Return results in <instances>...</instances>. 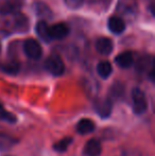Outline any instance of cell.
Here are the masks:
<instances>
[{
    "mask_svg": "<svg viewBox=\"0 0 155 156\" xmlns=\"http://www.w3.org/2000/svg\"><path fill=\"white\" fill-rule=\"evenodd\" d=\"M50 36L52 39H63L68 35L69 28L65 23H55L49 28Z\"/></svg>",
    "mask_w": 155,
    "mask_h": 156,
    "instance_id": "5",
    "label": "cell"
},
{
    "mask_svg": "<svg viewBox=\"0 0 155 156\" xmlns=\"http://www.w3.org/2000/svg\"><path fill=\"white\" fill-rule=\"evenodd\" d=\"M36 33L38 34V36L43 39L46 43H49L52 41L51 36H50V31H49V27L45 21H39L36 25Z\"/></svg>",
    "mask_w": 155,
    "mask_h": 156,
    "instance_id": "11",
    "label": "cell"
},
{
    "mask_svg": "<svg viewBox=\"0 0 155 156\" xmlns=\"http://www.w3.org/2000/svg\"><path fill=\"white\" fill-rule=\"evenodd\" d=\"M97 71H98V74H99L102 79H107L113 71L112 65L108 62H104V61L103 62H100L97 66Z\"/></svg>",
    "mask_w": 155,
    "mask_h": 156,
    "instance_id": "13",
    "label": "cell"
},
{
    "mask_svg": "<svg viewBox=\"0 0 155 156\" xmlns=\"http://www.w3.org/2000/svg\"><path fill=\"white\" fill-rule=\"evenodd\" d=\"M0 120L4 122H8V123H15L17 121V118L14 114L8 112L5 108L3 107V105L0 103Z\"/></svg>",
    "mask_w": 155,
    "mask_h": 156,
    "instance_id": "14",
    "label": "cell"
},
{
    "mask_svg": "<svg viewBox=\"0 0 155 156\" xmlns=\"http://www.w3.org/2000/svg\"><path fill=\"white\" fill-rule=\"evenodd\" d=\"M64 1L66 5L72 10H77V9L81 8L84 3V0H64Z\"/></svg>",
    "mask_w": 155,
    "mask_h": 156,
    "instance_id": "18",
    "label": "cell"
},
{
    "mask_svg": "<svg viewBox=\"0 0 155 156\" xmlns=\"http://www.w3.org/2000/svg\"><path fill=\"white\" fill-rule=\"evenodd\" d=\"M95 122L88 118H83L77 123V132L81 135H86L95 131Z\"/></svg>",
    "mask_w": 155,
    "mask_h": 156,
    "instance_id": "8",
    "label": "cell"
},
{
    "mask_svg": "<svg viewBox=\"0 0 155 156\" xmlns=\"http://www.w3.org/2000/svg\"><path fill=\"white\" fill-rule=\"evenodd\" d=\"M23 51H25L26 55L31 60H38L41 56V47L38 44V41H36L35 39H28L23 44Z\"/></svg>",
    "mask_w": 155,
    "mask_h": 156,
    "instance_id": "3",
    "label": "cell"
},
{
    "mask_svg": "<svg viewBox=\"0 0 155 156\" xmlns=\"http://www.w3.org/2000/svg\"><path fill=\"white\" fill-rule=\"evenodd\" d=\"M133 55L131 52H123L116 58V63L121 68H129L133 64Z\"/></svg>",
    "mask_w": 155,
    "mask_h": 156,
    "instance_id": "12",
    "label": "cell"
},
{
    "mask_svg": "<svg viewBox=\"0 0 155 156\" xmlns=\"http://www.w3.org/2000/svg\"><path fill=\"white\" fill-rule=\"evenodd\" d=\"M0 71L8 74H16L19 71V65L16 62L9 64H0Z\"/></svg>",
    "mask_w": 155,
    "mask_h": 156,
    "instance_id": "15",
    "label": "cell"
},
{
    "mask_svg": "<svg viewBox=\"0 0 155 156\" xmlns=\"http://www.w3.org/2000/svg\"><path fill=\"white\" fill-rule=\"evenodd\" d=\"M45 69L54 76H60L64 73L65 65L58 54H51L45 62Z\"/></svg>",
    "mask_w": 155,
    "mask_h": 156,
    "instance_id": "1",
    "label": "cell"
},
{
    "mask_svg": "<svg viewBox=\"0 0 155 156\" xmlns=\"http://www.w3.org/2000/svg\"><path fill=\"white\" fill-rule=\"evenodd\" d=\"M17 144H18V139L8 135V134L0 133V150L1 151L10 150Z\"/></svg>",
    "mask_w": 155,
    "mask_h": 156,
    "instance_id": "10",
    "label": "cell"
},
{
    "mask_svg": "<svg viewBox=\"0 0 155 156\" xmlns=\"http://www.w3.org/2000/svg\"><path fill=\"white\" fill-rule=\"evenodd\" d=\"M102 152V146L101 142L98 139L88 140L87 144L84 147V155L85 156H99Z\"/></svg>",
    "mask_w": 155,
    "mask_h": 156,
    "instance_id": "6",
    "label": "cell"
},
{
    "mask_svg": "<svg viewBox=\"0 0 155 156\" xmlns=\"http://www.w3.org/2000/svg\"><path fill=\"white\" fill-rule=\"evenodd\" d=\"M36 12L39 16H43L45 18L51 16V12H50L49 8L47 5H45L44 3H37L36 4Z\"/></svg>",
    "mask_w": 155,
    "mask_h": 156,
    "instance_id": "17",
    "label": "cell"
},
{
    "mask_svg": "<svg viewBox=\"0 0 155 156\" xmlns=\"http://www.w3.org/2000/svg\"><path fill=\"white\" fill-rule=\"evenodd\" d=\"M71 142H72V138L71 137L63 138L62 140H60V141L54 144L53 149L55 151H58V152H65L68 149V147L71 144Z\"/></svg>",
    "mask_w": 155,
    "mask_h": 156,
    "instance_id": "16",
    "label": "cell"
},
{
    "mask_svg": "<svg viewBox=\"0 0 155 156\" xmlns=\"http://www.w3.org/2000/svg\"><path fill=\"white\" fill-rule=\"evenodd\" d=\"M113 48H114L113 41L110 38H106V37H101L96 43V49L100 54L108 55L113 51Z\"/></svg>",
    "mask_w": 155,
    "mask_h": 156,
    "instance_id": "7",
    "label": "cell"
},
{
    "mask_svg": "<svg viewBox=\"0 0 155 156\" xmlns=\"http://www.w3.org/2000/svg\"><path fill=\"white\" fill-rule=\"evenodd\" d=\"M133 111L136 115H143L148 109V101L146 94L139 88H134L132 91Z\"/></svg>",
    "mask_w": 155,
    "mask_h": 156,
    "instance_id": "2",
    "label": "cell"
},
{
    "mask_svg": "<svg viewBox=\"0 0 155 156\" xmlns=\"http://www.w3.org/2000/svg\"><path fill=\"white\" fill-rule=\"evenodd\" d=\"M112 109H113V104L110 99L100 100L95 104V111L102 118H107L111 115V113H112Z\"/></svg>",
    "mask_w": 155,
    "mask_h": 156,
    "instance_id": "4",
    "label": "cell"
},
{
    "mask_svg": "<svg viewBox=\"0 0 155 156\" xmlns=\"http://www.w3.org/2000/svg\"><path fill=\"white\" fill-rule=\"evenodd\" d=\"M108 29L114 34H121L125 29V23L121 18L113 16L108 19Z\"/></svg>",
    "mask_w": 155,
    "mask_h": 156,
    "instance_id": "9",
    "label": "cell"
}]
</instances>
